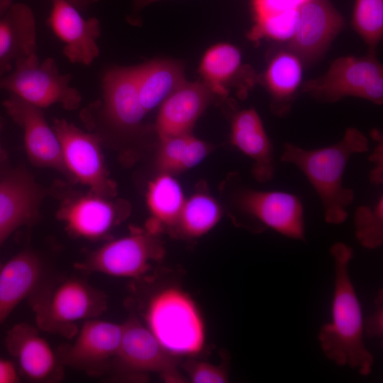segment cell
<instances>
[{"instance_id":"1","label":"cell","mask_w":383,"mask_h":383,"mask_svg":"<svg viewBox=\"0 0 383 383\" xmlns=\"http://www.w3.org/2000/svg\"><path fill=\"white\" fill-rule=\"evenodd\" d=\"M330 252L335 264L334 293L331 321L323 325L318 333L321 348L336 365H348L361 374L368 375L374 357L363 341L361 306L348 273L353 249L343 243H336Z\"/></svg>"},{"instance_id":"2","label":"cell","mask_w":383,"mask_h":383,"mask_svg":"<svg viewBox=\"0 0 383 383\" xmlns=\"http://www.w3.org/2000/svg\"><path fill=\"white\" fill-rule=\"evenodd\" d=\"M368 150L367 138L351 127L340 141L321 148L306 150L286 143L280 160L295 165L306 176L321 201L325 220L340 224L347 218V209L354 199L353 191L343 184L346 165L353 155Z\"/></svg>"},{"instance_id":"3","label":"cell","mask_w":383,"mask_h":383,"mask_svg":"<svg viewBox=\"0 0 383 383\" xmlns=\"http://www.w3.org/2000/svg\"><path fill=\"white\" fill-rule=\"evenodd\" d=\"M28 301L38 329L67 339L76 335L78 323L99 318L107 309L105 293L86 279L50 273Z\"/></svg>"},{"instance_id":"4","label":"cell","mask_w":383,"mask_h":383,"mask_svg":"<svg viewBox=\"0 0 383 383\" xmlns=\"http://www.w3.org/2000/svg\"><path fill=\"white\" fill-rule=\"evenodd\" d=\"M145 326L174 356H191L204 348L206 330L201 313L192 296L176 287L159 290L149 299Z\"/></svg>"},{"instance_id":"5","label":"cell","mask_w":383,"mask_h":383,"mask_svg":"<svg viewBox=\"0 0 383 383\" xmlns=\"http://www.w3.org/2000/svg\"><path fill=\"white\" fill-rule=\"evenodd\" d=\"M72 78L70 74L60 72L53 58L40 62L35 53L17 61L13 70L0 78V90L40 109L59 104L74 111L80 106L82 96L70 86Z\"/></svg>"},{"instance_id":"6","label":"cell","mask_w":383,"mask_h":383,"mask_svg":"<svg viewBox=\"0 0 383 383\" xmlns=\"http://www.w3.org/2000/svg\"><path fill=\"white\" fill-rule=\"evenodd\" d=\"M374 52L335 59L323 75L304 82L302 91L324 102L353 96L382 104L383 67Z\"/></svg>"},{"instance_id":"7","label":"cell","mask_w":383,"mask_h":383,"mask_svg":"<svg viewBox=\"0 0 383 383\" xmlns=\"http://www.w3.org/2000/svg\"><path fill=\"white\" fill-rule=\"evenodd\" d=\"M164 255L165 248L157 235L135 227L128 235L91 252L74 267L85 274L139 279L149 272L152 262L161 260Z\"/></svg>"},{"instance_id":"8","label":"cell","mask_w":383,"mask_h":383,"mask_svg":"<svg viewBox=\"0 0 383 383\" xmlns=\"http://www.w3.org/2000/svg\"><path fill=\"white\" fill-rule=\"evenodd\" d=\"M230 201L234 211L250 221L255 231L272 229L288 238H304V208L297 196L238 187L233 190Z\"/></svg>"},{"instance_id":"9","label":"cell","mask_w":383,"mask_h":383,"mask_svg":"<svg viewBox=\"0 0 383 383\" xmlns=\"http://www.w3.org/2000/svg\"><path fill=\"white\" fill-rule=\"evenodd\" d=\"M55 131L60 144L67 176L107 198L116 195V185L109 177L101 148V138L67 120L55 119Z\"/></svg>"},{"instance_id":"10","label":"cell","mask_w":383,"mask_h":383,"mask_svg":"<svg viewBox=\"0 0 383 383\" xmlns=\"http://www.w3.org/2000/svg\"><path fill=\"white\" fill-rule=\"evenodd\" d=\"M177 358L132 315L123 323L121 343L111 368L120 376L153 372L167 382H184L185 378L178 371Z\"/></svg>"},{"instance_id":"11","label":"cell","mask_w":383,"mask_h":383,"mask_svg":"<svg viewBox=\"0 0 383 383\" xmlns=\"http://www.w3.org/2000/svg\"><path fill=\"white\" fill-rule=\"evenodd\" d=\"M122 333L123 323L89 319L82 323L74 340L60 345L56 353L64 367L99 377L111 369Z\"/></svg>"},{"instance_id":"12","label":"cell","mask_w":383,"mask_h":383,"mask_svg":"<svg viewBox=\"0 0 383 383\" xmlns=\"http://www.w3.org/2000/svg\"><path fill=\"white\" fill-rule=\"evenodd\" d=\"M103 101L98 120L122 135L137 132L146 115L140 103L134 66L115 67L102 79Z\"/></svg>"},{"instance_id":"13","label":"cell","mask_w":383,"mask_h":383,"mask_svg":"<svg viewBox=\"0 0 383 383\" xmlns=\"http://www.w3.org/2000/svg\"><path fill=\"white\" fill-rule=\"evenodd\" d=\"M344 19L329 0H308L299 9L296 29L286 50L303 65L319 60L342 30Z\"/></svg>"},{"instance_id":"14","label":"cell","mask_w":383,"mask_h":383,"mask_svg":"<svg viewBox=\"0 0 383 383\" xmlns=\"http://www.w3.org/2000/svg\"><path fill=\"white\" fill-rule=\"evenodd\" d=\"M89 192L65 199L57 213L65 229L76 238L96 240L104 238L128 214V206Z\"/></svg>"},{"instance_id":"15","label":"cell","mask_w":383,"mask_h":383,"mask_svg":"<svg viewBox=\"0 0 383 383\" xmlns=\"http://www.w3.org/2000/svg\"><path fill=\"white\" fill-rule=\"evenodd\" d=\"M5 345L28 380L50 383L63 379L65 367L37 328L27 323L14 325L6 333Z\"/></svg>"},{"instance_id":"16","label":"cell","mask_w":383,"mask_h":383,"mask_svg":"<svg viewBox=\"0 0 383 383\" xmlns=\"http://www.w3.org/2000/svg\"><path fill=\"white\" fill-rule=\"evenodd\" d=\"M7 113L23 130L25 149L30 162L38 167L57 170L67 175L60 144L46 121L42 109L14 94L3 102Z\"/></svg>"},{"instance_id":"17","label":"cell","mask_w":383,"mask_h":383,"mask_svg":"<svg viewBox=\"0 0 383 383\" xmlns=\"http://www.w3.org/2000/svg\"><path fill=\"white\" fill-rule=\"evenodd\" d=\"M51 4L48 22L64 43V55L72 63L90 65L99 55V20L94 17L84 18L67 0H51Z\"/></svg>"},{"instance_id":"18","label":"cell","mask_w":383,"mask_h":383,"mask_svg":"<svg viewBox=\"0 0 383 383\" xmlns=\"http://www.w3.org/2000/svg\"><path fill=\"white\" fill-rule=\"evenodd\" d=\"M43 190L25 170L0 181V245L18 228L35 220Z\"/></svg>"},{"instance_id":"19","label":"cell","mask_w":383,"mask_h":383,"mask_svg":"<svg viewBox=\"0 0 383 383\" xmlns=\"http://www.w3.org/2000/svg\"><path fill=\"white\" fill-rule=\"evenodd\" d=\"M213 96L203 82L184 81L160 106L155 123L159 139L191 133Z\"/></svg>"},{"instance_id":"20","label":"cell","mask_w":383,"mask_h":383,"mask_svg":"<svg viewBox=\"0 0 383 383\" xmlns=\"http://www.w3.org/2000/svg\"><path fill=\"white\" fill-rule=\"evenodd\" d=\"M49 274L41 257L26 249L0 267V325Z\"/></svg>"},{"instance_id":"21","label":"cell","mask_w":383,"mask_h":383,"mask_svg":"<svg viewBox=\"0 0 383 383\" xmlns=\"http://www.w3.org/2000/svg\"><path fill=\"white\" fill-rule=\"evenodd\" d=\"M231 142L252 160V174L257 181L272 179L275 170L273 146L254 109L239 111L232 116Z\"/></svg>"},{"instance_id":"22","label":"cell","mask_w":383,"mask_h":383,"mask_svg":"<svg viewBox=\"0 0 383 383\" xmlns=\"http://www.w3.org/2000/svg\"><path fill=\"white\" fill-rule=\"evenodd\" d=\"M199 72L203 82L213 95L226 98L233 87L243 91L255 82V74L248 67L242 63L241 53L230 43H218L209 48L200 63Z\"/></svg>"},{"instance_id":"23","label":"cell","mask_w":383,"mask_h":383,"mask_svg":"<svg viewBox=\"0 0 383 383\" xmlns=\"http://www.w3.org/2000/svg\"><path fill=\"white\" fill-rule=\"evenodd\" d=\"M36 23L32 9L13 3L0 18V78L11 72L19 60L36 53Z\"/></svg>"},{"instance_id":"24","label":"cell","mask_w":383,"mask_h":383,"mask_svg":"<svg viewBox=\"0 0 383 383\" xmlns=\"http://www.w3.org/2000/svg\"><path fill=\"white\" fill-rule=\"evenodd\" d=\"M303 64L287 50L277 52L270 60L262 77L271 99V110L278 116L290 111L297 90L301 86Z\"/></svg>"},{"instance_id":"25","label":"cell","mask_w":383,"mask_h":383,"mask_svg":"<svg viewBox=\"0 0 383 383\" xmlns=\"http://www.w3.org/2000/svg\"><path fill=\"white\" fill-rule=\"evenodd\" d=\"M140 103L146 114L163 102L185 80L179 62L157 60L134 66Z\"/></svg>"},{"instance_id":"26","label":"cell","mask_w":383,"mask_h":383,"mask_svg":"<svg viewBox=\"0 0 383 383\" xmlns=\"http://www.w3.org/2000/svg\"><path fill=\"white\" fill-rule=\"evenodd\" d=\"M211 151L206 142L191 133L160 139L156 164L160 172L171 174L192 169Z\"/></svg>"},{"instance_id":"27","label":"cell","mask_w":383,"mask_h":383,"mask_svg":"<svg viewBox=\"0 0 383 383\" xmlns=\"http://www.w3.org/2000/svg\"><path fill=\"white\" fill-rule=\"evenodd\" d=\"M222 213L220 204L212 196L196 192L186 198L177 221L171 229L185 238H199L216 226Z\"/></svg>"},{"instance_id":"28","label":"cell","mask_w":383,"mask_h":383,"mask_svg":"<svg viewBox=\"0 0 383 383\" xmlns=\"http://www.w3.org/2000/svg\"><path fill=\"white\" fill-rule=\"evenodd\" d=\"M186 198L174 174L160 172L149 182L146 204L152 218L172 228L176 223Z\"/></svg>"},{"instance_id":"29","label":"cell","mask_w":383,"mask_h":383,"mask_svg":"<svg viewBox=\"0 0 383 383\" xmlns=\"http://www.w3.org/2000/svg\"><path fill=\"white\" fill-rule=\"evenodd\" d=\"M352 23L370 50L374 51L383 35V0H355Z\"/></svg>"},{"instance_id":"30","label":"cell","mask_w":383,"mask_h":383,"mask_svg":"<svg viewBox=\"0 0 383 383\" xmlns=\"http://www.w3.org/2000/svg\"><path fill=\"white\" fill-rule=\"evenodd\" d=\"M355 234L365 248L374 249L383 242V197L373 206H361L355 214Z\"/></svg>"},{"instance_id":"31","label":"cell","mask_w":383,"mask_h":383,"mask_svg":"<svg viewBox=\"0 0 383 383\" xmlns=\"http://www.w3.org/2000/svg\"><path fill=\"white\" fill-rule=\"evenodd\" d=\"M187 378L193 383H225L228 382V372L223 365L189 359L182 364Z\"/></svg>"},{"instance_id":"32","label":"cell","mask_w":383,"mask_h":383,"mask_svg":"<svg viewBox=\"0 0 383 383\" xmlns=\"http://www.w3.org/2000/svg\"><path fill=\"white\" fill-rule=\"evenodd\" d=\"M308 0H252L255 23L268 17L297 10Z\"/></svg>"},{"instance_id":"33","label":"cell","mask_w":383,"mask_h":383,"mask_svg":"<svg viewBox=\"0 0 383 383\" xmlns=\"http://www.w3.org/2000/svg\"><path fill=\"white\" fill-rule=\"evenodd\" d=\"M382 292H379L376 299L375 311L363 321V329L370 337H382L383 333Z\"/></svg>"},{"instance_id":"34","label":"cell","mask_w":383,"mask_h":383,"mask_svg":"<svg viewBox=\"0 0 383 383\" xmlns=\"http://www.w3.org/2000/svg\"><path fill=\"white\" fill-rule=\"evenodd\" d=\"M373 135L378 139V145L377 148L374 150L373 154L371 157L372 160L375 163L376 166L374 169L370 172V179L375 184H379L382 182L383 175H382V152H383V145H382V138H380L379 133L376 131H373Z\"/></svg>"},{"instance_id":"35","label":"cell","mask_w":383,"mask_h":383,"mask_svg":"<svg viewBox=\"0 0 383 383\" xmlns=\"http://www.w3.org/2000/svg\"><path fill=\"white\" fill-rule=\"evenodd\" d=\"M19 380L16 365L11 361L0 357V383H16Z\"/></svg>"},{"instance_id":"36","label":"cell","mask_w":383,"mask_h":383,"mask_svg":"<svg viewBox=\"0 0 383 383\" xmlns=\"http://www.w3.org/2000/svg\"><path fill=\"white\" fill-rule=\"evenodd\" d=\"M72 5H74L77 9H84L89 6L93 3L96 2L98 0H67Z\"/></svg>"},{"instance_id":"37","label":"cell","mask_w":383,"mask_h":383,"mask_svg":"<svg viewBox=\"0 0 383 383\" xmlns=\"http://www.w3.org/2000/svg\"><path fill=\"white\" fill-rule=\"evenodd\" d=\"M160 0H133V9L135 11H139L150 4Z\"/></svg>"},{"instance_id":"38","label":"cell","mask_w":383,"mask_h":383,"mask_svg":"<svg viewBox=\"0 0 383 383\" xmlns=\"http://www.w3.org/2000/svg\"><path fill=\"white\" fill-rule=\"evenodd\" d=\"M13 4V0H0V18L9 11Z\"/></svg>"},{"instance_id":"39","label":"cell","mask_w":383,"mask_h":383,"mask_svg":"<svg viewBox=\"0 0 383 383\" xmlns=\"http://www.w3.org/2000/svg\"><path fill=\"white\" fill-rule=\"evenodd\" d=\"M1 118H0V130H1ZM1 150V149H0Z\"/></svg>"}]
</instances>
